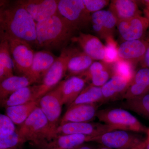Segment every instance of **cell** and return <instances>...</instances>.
<instances>
[{
  "mask_svg": "<svg viewBox=\"0 0 149 149\" xmlns=\"http://www.w3.org/2000/svg\"><path fill=\"white\" fill-rule=\"evenodd\" d=\"M0 38L18 39L37 46V22L15 1H1Z\"/></svg>",
  "mask_w": 149,
  "mask_h": 149,
  "instance_id": "6da1fadb",
  "label": "cell"
},
{
  "mask_svg": "<svg viewBox=\"0 0 149 149\" xmlns=\"http://www.w3.org/2000/svg\"><path fill=\"white\" fill-rule=\"evenodd\" d=\"M77 29L58 13L37 23V47L45 50L65 49Z\"/></svg>",
  "mask_w": 149,
  "mask_h": 149,
  "instance_id": "7a4b0ae2",
  "label": "cell"
},
{
  "mask_svg": "<svg viewBox=\"0 0 149 149\" xmlns=\"http://www.w3.org/2000/svg\"><path fill=\"white\" fill-rule=\"evenodd\" d=\"M16 131L23 143L30 141L43 148L56 138L40 107L33 111Z\"/></svg>",
  "mask_w": 149,
  "mask_h": 149,
  "instance_id": "3957f363",
  "label": "cell"
},
{
  "mask_svg": "<svg viewBox=\"0 0 149 149\" xmlns=\"http://www.w3.org/2000/svg\"><path fill=\"white\" fill-rule=\"evenodd\" d=\"M96 117L105 124L113 126L116 130H129L147 134L149 128L143 125L129 112L121 109L98 111Z\"/></svg>",
  "mask_w": 149,
  "mask_h": 149,
  "instance_id": "277c9868",
  "label": "cell"
},
{
  "mask_svg": "<svg viewBox=\"0 0 149 149\" xmlns=\"http://www.w3.org/2000/svg\"><path fill=\"white\" fill-rule=\"evenodd\" d=\"M74 48H65L45 75L42 83L36 85L35 100H39L54 89L61 81L67 71V64Z\"/></svg>",
  "mask_w": 149,
  "mask_h": 149,
  "instance_id": "5b68a950",
  "label": "cell"
},
{
  "mask_svg": "<svg viewBox=\"0 0 149 149\" xmlns=\"http://www.w3.org/2000/svg\"><path fill=\"white\" fill-rule=\"evenodd\" d=\"M146 141L126 130H115L98 136L94 142L112 149H145Z\"/></svg>",
  "mask_w": 149,
  "mask_h": 149,
  "instance_id": "8992f818",
  "label": "cell"
},
{
  "mask_svg": "<svg viewBox=\"0 0 149 149\" xmlns=\"http://www.w3.org/2000/svg\"><path fill=\"white\" fill-rule=\"evenodd\" d=\"M63 81L40 99L39 107L49 121L53 133L56 137V131L63 104L61 90Z\"/></svg>",
  "mask_w": 149,
  "mask_h": 149,
  "instance_id": "52a82bcc",
  "label": "cell"
},
{
  "mask_svg": "<svg viewBox=\"0 0 149 149\" xmlns=\"http://www.w3.org/2000/svg\"><path fill=\"white\" fill-rule=\"evenodd\" d=\"M58 12L67 19L77 30L91 23V14L85 8L83 0H59Z\"/></svg>",
  "mask_w": 149,
  "mask_h": 149,
  "instance_id": "ba28073f",
  "label": "cell"
},
{
  "mask_svg": "<svg viewBox=\"0 0 149 149\" xmlns=\"http://www.w3.org/2000/svg\"><path fill=\"white\" fill-rule=\"evenodd\" d=\"M6 40L8 43L15 70L23 75H26L30 71L35 53L31 45L18 39Z\"/></svg>",
  "mask_w": 149,
  "mask_h": 149,
  "instance_id": "9c48e42d",
  "label": "cell"
},
{
  "mask_svg": "<svg viewBox=\"0 0 149 149\" xmlns=\"http://www.w3.org/2000/svg\"><path fill=\"white\" fill-rule=\"evenodd\" d=\"M115 130L116 129L113 126L99 123L70 122L58 126L56 131V137L68 134H82L98 137Z\"/></svg>",
  "mask_w": 149,
  "mask_h": 149,
  "instance_id": "30bf717a",
  "label": "cell"
},
{
  "mask_svg": "<svg viewBox=\"0 0 149 149\" xmlns=\"http://www.w3.org/2000/svg\"><path fill=\"white\" fill-rule=\"evenodd\" d=\"M148 27V20L141 15L118 21L116 25L119 35L124 41L143 39Z\"/></svg>",
  "mask_w": 149,
  "mask_h": 149,
  "instance_id": "8fae6325",
  "label": "cell"
},
{
  "mask_svg": "<svg viewBox=\"0 0 149 149\" xmlns=\"http://www.w3.org/2000/svg\"><path fill=\"white\" fill-rule=\"evenodd\" d=\"M15 2L29 13L36 22L53 16L58 12L56 0H18Z\"/></svg>",
  "mask_w": 149,
  "mask_h": 149,
  "instance_id": "7c38bea8",
  "label": "cell"
},
{
  "mask_svg": "<svg viewBox=\"0 0 149 149\" xmlns=\"http://www.w3.org/2000/svg\"><path fill=\"white\" fill-rule=\"evenodd\" d=\"M117 19L109 10H102L91 14V23L94 32L102 39L106 40L113 37Z\"/></svg>",
  "mask_w": 149,
  "mask_h": 149,
  "instance_id": "4fadbf2b",
  "label": "cell"
},
{
  "mask_svg": "<svg viewBox=\"0 0 149 149\" xmlns=\"http://www.w3.org/2000/svg\"><path fill=\"white\" fill-rule=\"evenodd\" d=\"M98 104H78L68 107L60 122V125L67 123L90 122L96 117Z\"/></svg>",
  "mask_w": 149,
  "mask_h": 149,
  "instance_id": "5bb4252c",
  "label": "cell"
},
{
  "mask_svg": "<svg viewBox=\"0 0 149 149\" xmlns=\"http://www.w3.org/2000/svg\"><path fill=\"white\" fill-rule=\"evenodd\" d=\"M71 41L77 43L83 52L94 60L101 61L104 59L105 46L98 37L91 34L80 32Z\"/></svg>",
  "mask_w": 149,
  "mask_h": 149,
  "instance_id": "9a60e30c",
  "label": "cell"
},
{
  "mask_svg": "<svg viewBox=\"0 0 149 149\" xmlns=\"http://www.w3.org/2000/svg\"><path fill=\"white\" fill-rule=\"evenodd\" d=\"M113 75V63L101 61L94 62L89 69L80 76L87 81H91V85L102 87Z\"/></svg>",
  "mask_w": 149,
  "mask_h": 149,
  "instance_id": "2e32d148",
  "label": "cell"
},
{
  "mask_svg": "<svg viewBox=\"0 0 149 149\" xmlns=\"http://www.w3.org/2000/svg\"><path fill=\"white\" fill-rule=\"evenodd\" d=\"M149 42L143 39L124 41L118 46L119 58L136 65L143 57Z\"/></svg>",
  "mask_w": 149,
  "mask_h": 149,
  "instance_id": "e0dca14e",
  "label": "cell"
},
{
  "mask_svg": "<svg viewBox=\"0 0 149 149\" xmlns=\"http://www.w3.org/2000/svg\"><path fill=\"white\" fill-rule=\"evenodd\" d=\"M57 58L49 51L44 50L36 52L30 71L25 76L29 77L35 83L39 82L43 79Z\"/></svg>",
  "mask_w": 149,
  "mask_h": 149,
  "instance_id": "ac0fdd59",
  "label": "cell"
},
{
  "mask_svg": "<svg viewBox=\"0 0 149 149\" xmlns=\"http://www.w3.org/2000/svg\"><path fill=\"white\" fill-rule=\"evenodd\" d=\"M131 82L118 75H113L102 87L103 103L123 99Z\"/></svg>",
  "mask_w": 149,
  "mask_h": 149,
  "instance_id": "d6986e66",
  "label": "cell"
},
{
  "mask_svg": "<svg viewBox=\"0 0 149 149\" xmlns=\"http://www.w3.org/2000/svg\"><path fill=\"white\" fill-rule=\"evenodd\" d=\"M97 137L82 134H68L58 136L44 147L47 149H75L85 142L95 141Z\"/></svg>",
  "mask_w": 149,
  "mask_h": 149,
  "instance_id": "ffe728a7",
  "label": "cell"
},
{
  "mask_svg": "<svg viewBox=\"0 0 149 149\" xmlns=\"http://www.w3.org/2000/svg\"><path fill=\"white\" fill-rule=\"evenodd\" d=\"M148 94H149V69L141 67L136 70L123 99L128 100Z\"/></svg>",
  "mask_w": 149,
  "mask_h": 149,
  "instance_id": "44dd1931",
  "label": "cell"
},
{
  "mask_svg": "<svg viewBox=\"0 0 149 149\" xmlns=\"http://www.w3.org/2000/svg\"><path fill=\"white\" fill-rule=\"evenodd\" d=\"M87 80L80 75L71 76L64 80L61 90L63 104L70 106L84 89Z\"/></svg>",
  "mask_w": 149,
  "mask_h": 149,
  "instance_id": "7402d4cb",
  "label": "cell"
},
{
  "mask_svg": "<svg viewBox=\"0 0 149 149\" xmlns=\"http://www.w3.org/2000/svg\"><path fill=\"white\" fill-rule=\"evenodd\" d=\"M109 10L113 13L118 21L141 15L137 1L133 0L111 1Z\"/></svg>",
  "mask_w": 149,
  "mask_h": 149,
  "instance_id": "603a6c76",
  "label": "cell"
},
{
  "mask_svg": "<svg viewBox=\"0 0 149 149\" xmlns=\"http://www.w3.org/2000/svg\"><path fill=\"white\" fill-rule=\"evenodd\" d=\"M35 83L33 80L25 75L13 76L1 82L0 100L1 103L4 101L12 94L22 88L28 87Z\"/></svg>",
  "mask_w": 149,
  "mask_h": 149,
  "instance_id": "cb8c5ba5",
  "label": "cell"
},
{
  "mask_svg": "<svg viewBox=\"0 0 149 149\" xmlns=\"http://www.w3.org/2000/svg\"><path fill=\"white\" fill-rule=\"evenodd\" d=\"M94 61L83 51L75 49L68 63L67 71L72 76L81 75L89 69Z\"/></svg>",
  "mask_w": 149,
  "mask_h": 149,
  "instance_id": "d4e9b609",
  "label": "cell"
},
{
  "mask_svg": "<svg viewBox=\"0 0 149 149\" xmlns=\"http://www.w3.org/2000/svg\"><path fill=\"white\" fill-rule=\"evenodd\" d=\"M40 100L32 101L19 105L8 107L6 108V114L15 124L21 125L33 111L39 107Z\"/></svg>",
  "mask_w": 149,
  "mask_h": 149,
  "instance_id": "484cf974",
  "label": "cell"
},
{
  "mask_svg": "<svg viewBox=\"0 0 149 149\" xmlns=\"http://www.w3.org/2000/svg\"><path fill=\"white\" fill-rule=\"evenodd\" d=\"M14 66L7 40L0 43V81L13 76Z\"/></svg>",
  "mask_w": 149,
  "mask_h": 149,
  "instance_id": "4316f807",
  "label": "cell"
},
{
  "mask_svg": "<svg viewBox=\"0 0 149 149\" xmlns=\"http://www.w3.org/2000/svg\"><path fill=\"white\" fill-rule=\"evenodd\" d=\"M36 85L22 88L15 92L2 102V104L6 108L8 107L23 104L35 100Z\"/></svg>",
  "mask_w": 149,
  "mask_h": 149,
  "instance_id": "83f0119b",
  "label": "cell"
},
{
  "mask_svg": "<svg viewBox=\"0 0 149 149\" xmlns=\"http://www.w3.org/2000/svg\"><path fill=\"white\" fill-rule=\"evenodd\" d=\"M103 102V97L102 87L90 85L83 89L70 105L78 104H102Z\"/></svg>",
  "mask_w": 149,
  "mask_h": 149,
  "instance_id": "f1b7e54d",
  "label": "cell"
},
{
  "mask_svg": "<svg viewBox=\"0 0 149 149\" xmlns=\"http://www.w3.org/2000/svg\"><path fill=\"white\" fill-rule=\"evenodd\" d=\"M123 106L149 119V94L126 100Z\"/></svg>",
  "mask_w": 149,
  "mask_h": 149,
  "instance_id": "f546056e",
  "label": "cell"
},
{
  "mask_svg": "<svg viewBox=\"0 0 149 149\" xmlns=\"http://www.w3.org/2000/svg\"><path fill=\"white\" fill-rule=\"evenodd\" d=\"M135 65L127 61L119 59L113 63L114 75H116L132 81L136 70Z\"/></svg>",
  "mask_w": 149,
  "mask_h": 149,
  "instance_id": "4dcf8cb0",
  "label": "cell"
},
{
  "mask_svg": "<svg viewBox=\"0 0 149 149\" xmlns=\"http://www.w3.org/2000/svg\"><path fill=\"white\" fill-rule=\"evenodd\" d=\"M104 59L103 61L109 63H113L119 59L117 43L113 37H110L105 40Z\"/></svg>",
  "mask_w": 149,
  "mask_h": 149,
  "instance_id": "1f68e13d",
  "label": "cell"
},
{
  "mask_svg": "<svg viewBox=\"0 0 149 149\" xmlns=\"http://www.w3.org/2000/svg\"><path fill=\"white\" fill-rule=\"evenodd\" d=\"M23 143L17 131L8 136L0 137V149L15 148Z\"/></svg>",
  "mask_w": 149,
  "mask_h": 149,
  "instance_id": "d6a6232c",
  "label": "cell"
},
{
  "mask_svg": "<svg viewBox=\"0 0 149 149\" xmlns=\"http://www.w3.org/2000/svg\"><path fill=\"white\" fill-rule=\"evenodd\" d=\"M15 123L7 115H0V137L8 136L16 132Z\"/></svg>",
  "mask_w": 149,
  "mask_h": 149,
  "instance_id": "836d02e7",
  "label": "cell"
},
{
  "mask_svg": "<svg viewBox=\"0 0 149 149\" xmlns=\"http://www.w3.org/2000/svg\"><path fill=\"white\" fill-rule=\"evenodd\" d=\"M87 11L91 14L102 10L110 3L107 0H83Z\"/></svg>",
  "mask_w": 149,
  "mask_h": 149,
  "instance_id": "e575fe53",
  "label": "cell"
},
{
  "mask_svg": "<svg viewBox=\"0 0 149 149\" xmlns=\"http://www.w3.org/2000/svg\"><path fill=\"white\" fill-rule=\"evenodd\" d=\"M141 67L149 69V44L143 58L139 63Z\"/></svg>",
  "mask_w": 149,
  "mask_h": 149,
  "instance_id": "d590c367",
  "label": "cell"
},
{
  "mask_svg": "<svg viewBox=\"0 0 149 149\" xmlns=\"http://www.w3.org/2000/svg\"><path fill=\"white\" fill-rule=\"evenodd\" d=\"M140 1L144 6V10L149 12V0Z\"/></svg>",
  "mask_w": 149,
  "mask_h": 149,
  "instance_id": "8d00e7d4",
  "label": "cell"
},
{
  "mask_svg": "<svg viewBox=\"0 0 149 149\" xmlns=\"http://www.w3.org/2000/svg\"><path fill=\"white\" fill-rule=\"evenodd\" d=\"M147 139H146L145 149H149V134H147Z\"/></svg>",
  "mask_w": 149,
  "mask_h": 149,
  "instance_id": "74e56055",
  "label": "cell"
},
{
  "mask_svg": "<svg viewBox=\"0 0 149 149\" xmlns=\"http://www.w3.org/2000/svg\"><path fill=\"white\" fill-rule=\"evenodd\" d=\"M75 149H93L91 147L88 146H80L78 148H76Z\"/></svg>",
  "mask_w": 149,
  "mask_h": 149,
  "instance_id": "f35d334b",
  "label": "cell"
},
{
  "mask_svg": "<svg viewBox=\"0 0 149 149\" xmlns=\"http://www.w3.org/2000/svg\"><path fill=\"white\" fill-rule=\"evenodd\" d=\"M144 13L145 15V17H146L148 19V20L149 27V12H148L144 10Z\"/></svg>",
  "mask_w": 149,
  "mask_h": 149,
  "instance_id": "ab89813d",
  "label": "cell"
},
{
  "mask_svg": "<svg viewBox=\"0 0 149 149\" xmlns=\"http://www.w3.org/2000/svg\"><path fill=\"white\" fill-rule=\"evenodd\" d=\"M99 149H112L111 148H107V147L103 146H102V147H101V148H100Z\"/></svg>",
  "mask_w": 149,
  "mask_h": 149,
  "instance_id": "60d3db41",
  "label": "cell"
},
{
  "mask_svg": "<svg viewBox=\"0 0 149 149\" xmlns=\"http://www.w3.org/2000/svg\"><path fill=\"white\" fill-rule=\"evenodd\" d=\"M147 134H149V128L148 131V133H147Z\"/></svg>",
  "mask_w": 149,
  "mask_h": 149,
  "instance_id": "b9f144b4",
  "label": "cell"
},
{
  "mask_svg": "<svg viewBox=\"0 0 149 149\" xmlns=\"http://www.w3.org/2000/svg\"><path fill=\"white\" fill-rule=\"evenodd\" d=\"M10 149H16V148H15Z\"/></svg>",
  "mask_w": 149,
  "mask_h": 149,
  "instance_id": "7bdbcfd3",
  "label": "cell"
},
{
  "mask_svg": "<svg viewBox=\"0 0 149 149\" xmlns=\"http://www.w3.org/2000/svg\"><path fill=\"white\" fill-rule=\"evenodd\" d=\"M59 149V148H58V149Z\"/></svg>",
  "mask_w": 149,
  "mask_h": 149,
  "instance_id": "ee69618b",
  "label": "cell"
}]
</instances>
